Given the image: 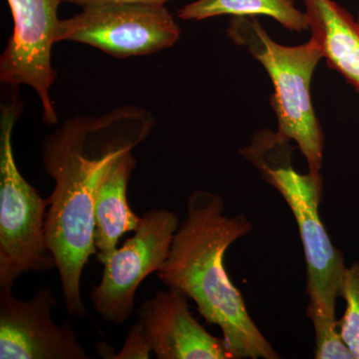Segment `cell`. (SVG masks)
<instances>
[{
    "mask_svg": "<svg viewBox=\"0 0 359 359\" xmlns=\"http://www.w3.org/2000/svg\"><path fill=\"white\" fill-rule=\"evenodd\" d=\"M155 125L152 113L125 105L98 117L74 116L42 142V164L55 183L45 231L69 316H87L80 285L97 252L94 204L101 180L120 156L147 140Z\"/></svg>",
    "mask_w": 359,
    "mask_h": 359,
    "instance_id": "cell-1",
    "label": "cell"
},
{
    "mask_svg": "<svg viewBox=\"0 0 359 359\" xmlns=\"http://www.w3.org/2000/svg\"><path fill=\"white\" fill-rule=\"evenodd\" d=\"M252 230L245 215H224L222 196L194 191L157 275L168 289L181 290L192 299L207 323L221 330L231 359H280L224 268L226 250Z\"/></svg>",
    "mask_w": 359,
    "mask_h": 359,
    "instance_id": "cell-2",
    "label": "cell"
},
{
    "mask_svg": "<svg viewBox=\"0 0 359 359\" xmlns=\"http://www.w3.org/2000/svg\"><path fill=\"white\" fill-rule=\"evenodd\" d=\"M290 140L278 132L262 130L240 151L259 170L266 183L282 195L294 214L306 264L308 318L313 323L316 351L332 354L344 344L335 304L340 297L347 266L344 254L332 244L321 221L323 195L320 173L299 174L292 166Z\"/></svg>",
    "mask_w": 359,
    "mask_h": 359,
    "instance_id": "cell-3",
    "label": "cell"
},
{
    "mask_svg": "<svg viewBox=\"0 0 359 359\" xmlns=\"http://www.w3.org/2000/svg\"><path fill=\"white\" fill-rule=\"evenodd\" d=\"M226 34L245 46L264 66L273 82L271 105L278 120V134L294 141L308 163L309 172L320 173L325 135L311 103L314 70L325 58L313 39L299 46L276 43L255 18L233 16Z\"/></svg>",
    "mask_w": 359,
    "mask_h": 359,
    "instance_id": "cell-4",
    "label": "cell"
},
{
    "mask_svg": "<svg viewBox=\"0 0 359 359\" xmlns=\"http://www.w3.org/2000/svg\"><path fill=\"white\" fill-rule=\"evenodd\" d=\"M20 108L16 101L2 104L0 115V287L8 290L23 273L57 268L45 231L48 198L26 181L14 158Z\"/></svg>",
    "mask_w": 359,
    "mask_h": 359,
    "instance_id": "cell-5",
    "label": "cell"
},
{
    "mask_svg": "<svg viewBox=\"0 0 359 359\" xmlns=\"http://www.w3.org/2000/svg\"><path fill=\"white\" fill-rule=\"evenodd\" d=\"M180 36L181 28L165 6L104 4L60 20L57 42L89 45L123 59L165 50Z\"/></svg>",
    "mask_w": 359,
    "mask_h": 359,
    "instance_id": "cell-6",
    "label": "cell"
},
{
    "mask_svg": "<svg viewBox=\"0 0 359 359\" xmlns=\"http://www.w3.org/2000/svg\"><path fill=\"white\" fill-rule=\"evenodd\" d=\"M180 221L169 210H151L124 245L103 264L102 278L90 294L93 308L107 323L122 325L133 313L142 282L166 262Z\"/></svg>",
    "mask_w": 359,
    "mask_h": 359,
    "instance_id": "cell-7",
    "label": "cell"
},
{
    "mask_svg": "<svg viewBox=\"0 0 359 359\" xmlns=\"http://www.w3.org/2000/svg\"><path fill=\"white\" fill-rule=\"evenodd\" d=\"M13 18V32L0 57V81L26 85L39 95L42 119L58 121L50 93L57 77L52 65V48L57 42L58 7L63 0H7Z\"/></svg>",
    "mask_w": 359,
    "mask_h": 359,
    "instance_id": "cell-8",
    "label": "cell"
},
{
    "mask_svg": "<svg viewBox=\"0 0 359 359\" xmlns=\"http://www.w3.org/2000/svg\"><path fill=\"white\" fill-rule=\"evenodd\" d=\"M57 301L40 290L20 301L13 290L0 287V359H89L69 323L52 318Z\"/></svg>",
    "mask_w": 359,
    "mask_h": 359,
    "instance_id": "cell-9",
    "label": "cell"
},
{
    "mask_svg": "<svg viewBox=\"0 0 359 359\" xmlns=\"http://www.w3.org/2000/svg\"><path fill=\"white\" fill-rule=\"evenodd\" d=\"M181 290H158L138 309L158 359H231L223 339L210 334L191 313Z\"/></svg>",
    "mask_w": 359,
    "mask_h": 359,
    "instance_id": "cell-10",
    "label": "cell"
},
{
    "mask_svg": "<svg viewBox=\"0 0 359 359\" xmlns=\"http://www.w3.org/2000/svg\"><path fill=\"white\" fill-rule=\"evenodd\" d=\"M136 166L133 152L120 156L104 174L97 190L94 238L97 259L102 264L117 249L120 238L140 224L141 218L130 209L127 200L129 180Z\"/></svg>",
    "mask_w": 359,
    "mask_h": 359,
    "instance_id": "cell-11",
    "label": "cell"
},
{
    "mask_svg": "<svg viewBox=\"0 0 359 359\" xmlns=\"http://www.w3.org/2000/svg\"><path fill=\"white\" fill-rule=\"evenodd\" d=\"M311 39L323 50L330 68L359 92V26L334 0H302Z\"/></svg>",
    "mask_w": 359,
    "mask_h": 359,
    "instance_id": "cell-12",
    "label": "cell"
},
{
    "mask_svg": "<svg viewBox=\"0 0 359 359\" xmlns=\"http://www.w3.org/2000/svg\"><path fill=\"white\" fill-rule=\"evenodd\" d=\"M269 16L292 32L309 29L306 13L295 7L294 0H196L182 7L177 16L182 20H204L219 15Z\"/></svg>",
    "mask_w": 359,
    "mask_h": 359,
    "instance_id": "cell-13",
    "label": "cell"
},
{
    "mask_svg": "<svg viewBox=\"0 0 359 359\" xmlns=\"http://www.w3.org/2000/svg\"><path fill=\"white\" fill-rule=\"evenodd\" d=\"M340 297L346 302V311L339 320L340 335L353 359H359V261L347 266Z\"/></svg>",
    "mask_w": 359,
    "mask_h": 359,
    "instance_id": "cell-14",
    "label": "cell"
},
{
    "mask_svg": "<svg viewBox=\"0 0 359 359\" xmlns=\"http://www.w3.org/2000/svg\"><path fill=\"white\" fill-rule=\"evenodd\" d=\"M150 340L143 323L138 320L130 327L124 346L119 353H115L112 359H148L150 358Z\"/></svg>",
    "mask_w": 359,
    "mask_h": 359,
    "instance_id": "cell-15",
    "label": "cell"
},
{
    "mask_svg": "<svg viewBox=\"0 0 359 359\" xmlns=\"http://www.w3.org/2000/svg\"><path fill=\"white\" fill-rule=\"evenodd\" d=\"M171 0H63V2L84 7L104 6V4H145V6H165Z\"/></svg>",
    "mask_w": 359,
    "mask_h": 359,
    "instance_id": "cell-16",
    "label": "cell"
},
{
    "mask_svg": "<svg viewBox=\"0 0 359 359\" xmlns=\"http://www.w3.org/2000/svg\"><path fill=\"white\" fill-rule=\"evenodd\" d=\"M356 22H358V25L359 26V14H358V20H356Z\"/></svg>",
    "mask_w": 359,
    "mask_h": 359,
    "instance_id": "cell-17",
    "label": "cell"
}]
</instances>
